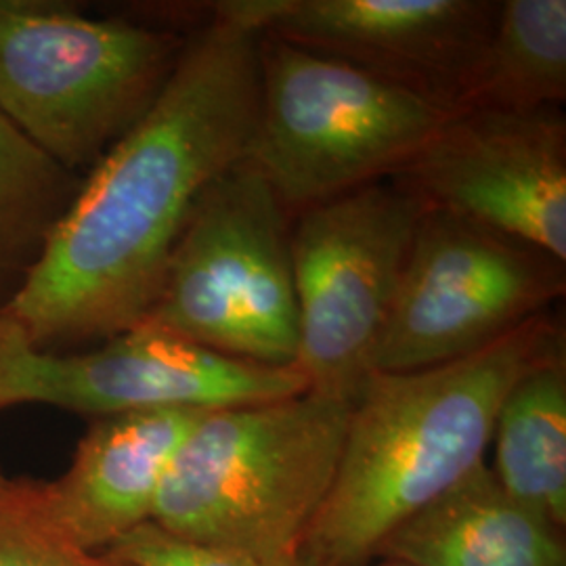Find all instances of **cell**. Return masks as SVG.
<instances>
[{"instance_id":"obj_9","label":"cell","mask_w":566,"mask_h":566,"mask_svg":"<svg viewBox=\"0 0 566 566\" xmlns=\"http://www.w3.org/2000/svg\"><path fill=\"white\" fill-rule=\"evenodd\" d=\"M304 390L296 367L248 364L143 325L86 348L44 350L0 313V411L49 405L97 420L266 403Z\"/></svg>"},{"instance_id":"obj_5","label":"cell","mask_w":566,"mask_h":566,"mask_svg":"<svg viewBox=\"0 0 566 566\" xmlns=\"http://www.w3.org/2000/svg\"><path fill=\"white\" fill-rule=\"evenodd\" d=\"M451 114L395 82L263 34L245 163L287 214H298L399 177Z\"/></svg>"},{"instance_id":"obj_6","label":"cell","mask_w":566,"mask_h":566,"mask_svg":"<svg viewBox=\"0 0 566 566\" xmlns=\"http://www.w3.org/2000/svg\"><path fill=\"white\" fill-rule=\"evenodd\" d=\"M290 214L245 163L202 193L139 325L248 364L294 367Z\"/></svg>"},{"instance_id":"obj_13","label":"cell","mask_w":566,"mask_h":566,"mask_svg":"<svg viewBox=\"0 0 566 566\" xmlns=\"http://www.w3.org/2000/svg\"><path fill=\"white\" fill-rule=\"evenodd\" d=\"M563 531L516 502L486 462L397 526L374 560L409 566H566Z\"/></svg>"},{"instance_id":"obj_8","label":"cell","mask_w":566,"mask_h":566,"mask_svg":"<svg viewBox=\"0 0 566 566\" xmlns=\"http://www.w3.org/2000/svg\"><path fill=\"white\" fill-rule=\"evenodd\" d=\"M531 243L424 206L374 353V374L468 357L549 311L566 269Z\"/></svg>"},{"instance_id":"obj_3","label":"cell","mask_w":566,"mask_h":566,"mask_svg":"<svg viewBox=\"0 0 566 566\" xmlns=\"http://www.w3.org/2000/svg\"><path fill=\"white\" fill-rule=\"evenodd\" d=\"M350 407L304 390L206 411L166 472L151 521L193 542L301 563L336 476Z\"/></svg>"},{"instance_id":"obj_18","label":"cell","mask_w":566,"mask_h":566,"mask_svg":"<svg viewBox=\"0 0 566 566\" xmlns=\"http://www.w3.org/2000/svg\"><path fill=\"white\" fill-rule=\"evenodd\" d=\"M126 566H303L273 563L242 549L193 542L166 531L154 521L133 528L107 549Z\"/></svg>"},{"instance_id":"obj_20","label":"cell","mask_w":566,"mask_h":566,"mask_svg":"<svg viewBox=\"0 0 566 566\" xmlns=\"http://www.w3.org/2000/svg\"><path fill=\"white\" fill-rule=\"evenodd\" d=\"M9 481H11V479L0 470V493L4 491V486L9 485Z\"/></svg>"},{"instance_id":"obj_15","label":"cell","mask_w":566,"mask_h":566,"mask_svg":"<svg viewBox=\"0 0 566 566\" xmlns=\"http://www.w3.org/2000/svg\"><path fill=\"white\" fill-rule=\"evenodd\" d=\"M566 99L565 0H504L455 112H528Z\"/></svg>"},{"instance_id":"obj_12","label":"cell","mask_w":566,"mask_h":566,"mask_svg":"<svg viewBox=\"0 0 566 566\" xmlns=\"http://www.w3.org/2000/svg\"><path fill=\"white\" fill-rule=\"evenodd\" d=\"M202 409H149L93 420L70 468L44 481L53 518L82 547L107 552L154 516L158 493Z\"/></svg>"},{"instance_id":"obj_19","label":"cell","mask_w":566,"mask_h":566,"mask_svg":"<svg viewBox=\"0 0 566 566\" xmlns=\"http://www.w3.org/2000/svg\"><path fill=\"white\" fill-rule=\"evenodd\" d=\"M365 566H409L403 565V563H395V560H371V563H367Z\"/></svg>"},{"instance_id":"obj_11","label":"cell","mask_w":566,"mask_h":566,"mask_svg":"<svg viewBox=\"0 0 566 566\" xmlns=\"http://www.w3.org/2000/svg\"><path fill=\"white\" fill-rule=\"evenodd\" d=\"M229 20L458 109L497 13L493 0H223Z\"/></svg>"},{"instance_id":"obj_4","label":"cell","mask_w":566,"mask_h":566,"mask_svg":"<svg viewBox=\"0 0 566 566\" xmlns=\"http://www.w3.org/2000/svg\"><path fill=\"white\" fill-rule=\"evenodd\" d=\"M185 36L72 2L0 0V116L84 177L158 102Z\"/></svg>"},{"instance_id":"obj_7","label":"cell","mask_w":566,"mask_h":566,"mask_svg":"<svg viewBox=\"0 0 566 566\" xmlns=\"http://www.w3.org/2000/svg\"><path fill=\"white\" fill-rule=\"evenodd\" d=\"M422 212L424 202L395 177L296 214L294 367L308 390L350 403L364 390Z\"/></svg>"},{"instance_id":"obj_2","label":"cell","mask_w":566,"mask_h":566,"mask_svg":"<svg viewBox=\"0 0 566 566\" xmlns=\"http://www.w3.org/2000/svg\"><path fill=\"white\" fill-rule=\"evenodd\" d=\"M565 348L544 313L485 348L416 371L371 374L350 407L332 489L304 535L303 566H365L386 537L485 462L516 380Z\"/></svg>"},{"instance_id":"obj_14","label":"cell","mask_w":566,"mask_h":566,"mask_svg":"<svg viewBox=\"0 0 566 566\" xmlns=\"http://www.w3.org/2000/svg\"><path fill=\"white\" fill-rule=\"evenodd\" d=\"M566 348L526 369L500 407L491 472L549 525L566 526Z\"/></svg>"},{"instance_id":"obj_16","label":"cell","mask_w":566,"mask_h":566,"mask_svg":"<svg viewBox=\"0 0 566 566\" xmlns=\"http://www.w3.org/2000/svg\"><path fill=\"white\" fill-rule=\"evenodd\" d=\"M81 185L82 177L51 163L0 116V313L41 261Z\"/></svg>"},{"instance_id":"obj_17","label":"cell","mask_w":566,"mask_h":566,"mask_svg":"<svg viewBox=\"0 0 566 566\" xmlns=\"http://www.w3.org/2000/svg\"><path fill=\"white\" fill-rule=\"evenodd\" d=\"M0 566H126L76 544L53 518L44 481L11 479L0 493Z\"/></svg>"},{"instance_id":"obj_10","label":"cell","mask_w":566,"mask_h":566,"mask_svg":"<svg viewBox=\"0 0 566 566\" xmlns=\"http://www.w3.org/2000/svg\"><path fill=\"white\" fill-rule=\"evenodd\" d=\"M422 202L566 263V118L560 107L453 112L397 177Z\"/></svg>"},{"instance_id":"obj_1","label":"cell","mask_w":566,"mask_h":566,"mask_svg":"<svg viewBox=\"0 0 566 566\" xmlns=\"http://www.w3.org/2000/svg\"><path fill=\"white\" fill-rule=\"evenodd\" d=\"M208 7V4H206ZM154 107L86 177L2 313L44 350L142 324L203 191L242 163L261 91V32L206 9Z\"/></svg>"}]
</instances>
